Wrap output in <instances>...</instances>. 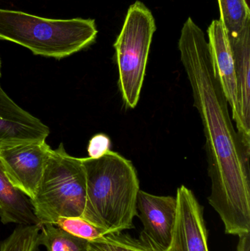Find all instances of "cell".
<instances>
[{"mask_svg":"<svg viewBox=\"0 0 250 251\" xmlns=\"http://www.w3.org/2000/svg\"><path fill=\"white\" fill-rule=\"evenodd\" d=\"M157 30L151 10L140 1L129 7L114 44L119 72V88L126 107L139 101L153 36Z\"/></svg>","mask_w":250,"mask_h":251,"instance_id":"obj_5","label":"cell"},{"mask_svg":"<svg viewBox=\"0 0 250 251\" xmlns=\"http://www.w3.org/2000/svg\"><path fill=\"white\" fill-rule=\"evenodd\" d=\"M236 251H250V233L239 236Z\"/></svg>","mask_w":250,"mask_h":251,"instance_id":"obj_19","label":"cell"},{"mask_svg":"<svg viewBox=\"0 0 250 251\" xmlns=\"http://www.w3.org/2000/svg\"><path fill=\"white\" fill-rule=\"evenodd\" d=\"M88 251H161L139 235L135 238L123 231L110 232L95 241L89 242Z\"/></svg>","mask_w":250,"mask_h":251,"instance_id":"obj_14","label":"cell"},{"mask_svg":"<svg viewBox=\"0 0 250 251\" xmlns=\"http://www.w3.org/2000/svg\"><path fill=\"white\" fill-rule=\"evenodd\" d=\"M213 62L236 127L239 124V106L234 63L228 36L220 20H214L207 30Z\"/></svg>","mask_w":250,"mask_h":251,"instance_id":"obj_11","label":"cell"},{"mask_svg":"<svg viewBox=\"0 0 250 251\" xmlns=\"http://www.w3.org/2000/svg\"><path fill=\"white\" fill-rule=\"evenodd\" d=\"M177 213L171 243L166 251H209L204 207L186 186L176 193Z\"/></svg>","mask_w":250,"mask_h":251,"instance_id":"obj_7","label":"cell"},{"mask_svg":"<svg viewBox=\"0 0 250 251\" xmlns=\"http://www.w3.org/2000/svg\"><path fill=\"white\" fill-rule=\"evenodd\" d=\"M54 225L72 235L88 242L95 241L108 234L102 228H98L81 218H60L57 220Z\"/></svg>","mask_w":250,"mask_h":251,"instance_id":"obj_17","label":"cell"},{"mask_svg":"<svg viewBox=\"0 0 250 251\" xmlns=\"http://www.w3.org/2000/svg\"><path fill=\"white\" fill-rule=\"evenodd\" d=\"M49 128L19 107L0 87V149L45 141Z\"/></svg>","mask_w":250,"mask_h":251,"instance_id":"obj_10","label":"cell"},{"mask_svg":"<svg viewBox=\"0 0 250 251\" xmlns=\"http://www.w3.org/2000/svg\"><path fill=\"white\" fill-rule=\"evenodd\" d=\"M86 199L82 159L69 155L61 143L51 152L35 196L30 199L35 216L41 224H54L60 218L83 219Z\"/></svg>","mask_w":250,"mask_h":251,"instance_id":"obj_4","label":"cell"},{"mask_svg":"<svg viewBox=\"0 0 250 251\" xmlns=\"http://www.w3.org/2000/svg\"><path fill=\"white\" fill-rule=\"evenodd\" d=\"M1 60H0V78H1Z\"/></svg>","mask_w":250,"mask_h":251,"instance_id":"obj_20","label":"cell"},{"mask_svg":"<svg viewBox=\"0 0 250 251\" xmlns=\"http://www.w3.org/2000/svg\"><path fill=\"white\" fill-rule=\"evenodd\" d=\"M0 221L4 225L41 224L35 216L30 199L15 187L4 174L0 162Z\"/></svg>","mask_w":250,"mask_h":251,"instance_id":"obj_12","label":"cell"},{"mask_svg":"<svg viewBox=\"0 0 250 251\" xmlns=\"http://www.w3.org/2000/svg\"><path fill=\"white\" fill-rule=\"evenodd\" d=\"M52 151L45 141L4 148L0 162L9 181L32 199Z\"/></svg>","mask_w":250,"mask_h":251,"instance_id":"obj_6","label":"cell"},{"mask_svg":"<svg viewBox=\"0 0 250 251\" xmlns=\"http://www.w3.org/2000/svg\"><path fill=\"white\" fill-rule=\"evenodd\" d=\"M41 224L19 225L13 232L0 242V251H39L38 237Z\"/></svg>","mask_w":250,"mask_h":251,"instance_id":"obj_16","label":"cell"},{"mask_svg":"<svg viewBox=\"0 0 250 251\" xmlns=\"http://www.w3.org/2000/svg\"><path fill=\"white\" fill-rule=\"evenodd\" d=\"M98 29L94 19H53L0 9V40L30 50L35 55L65 58L93 44Z\"/></svg>","mask_w":250,"mask_h":251,"instance_id":"obj_3","label":"cell"},{"mask_svg":"<svg viewBox=\"0 0 250 251\" xmlns=\"http://www.w3.org/2000/svg\"><path fill=\"white\" fill-rule=\"evenodd\" d=\"M220 22L227 35L240 32L250 22V10L247 0H218Z\"/></svg>","mask_w":250,"mask_h":251,"instance_id":"obj_15","label":"cell"},{"mask_svg":"<svg viewBox=\"0 0 250 251\" xmlns=\"http://www.w3.org/2000/svg\"><path fill=\"white\" fill-rule=\"evenodd\" d=\"M38 242L47 251H88L89 244L52 224H41Z\"/></svg>","mask_w":250,"mask_h":251,"instance_id":"obj_13","label":"cell"},{"mask_svg":"<svg viewBox=\"0 0 250 251\" xmlns=\"http://www.w3.org/2000/svg\"><path fill=\"white\" fill-rule=\"evenodd\" d=\"M86 207L83 219L107 233L135 228L139 181L130 160L110 151L98 159L83 158Z\"/></svg>","mask_w":250,"mask_h":251,"instance_id":"obj_2","label":"cell"},{"mask_svg":"<svg viewBox=\"0 0 250 251\" xmlns=\"http://www.w3.org/2000/svg\"><path fill=\"white\" fill-rule=\"evenodd\" d=\"M181 60L201 116L211 192L208 203L218 213L226 234L250 233V158L233 126L219 80L209 43L192 18L182 27Z\"/></svg>","mask_w":250,"mask_h":251,"instance_id":"obj_1","label":"cell"},{"mask_svg":"<svg viewBox=\"0 0 250 251\" xmlns=\"http://www.w3.org/2000/svg\"><path fill=\"white\" fill-rule=\"evenodd\" d=\"M236 76L239 124L237 133L245 154L250 155V22L236 35H227Z\"/></svg>","mask_w":250,"mask_h":251,"instance_id":"obj_9","label":"cell"},{"mask_svg":"<svg viewBox=\"0 0 250 251\" xmlns=\"http://www.w3.org/2000/svg\"><path fill=\"white\" fill-rule=\"evenodd\" d=\"M138 218L143 226L140 236L161 251L168 249L176 223L177 199L139 190L136 201Z\"/></svg>","mask_w":250,"mask_h":251,"instance_id":"obj_8","label":"cell"},{"mask_svg":"<svg viewBox=\"0 0 250 251\" xmlns=\"http://www.w3.org/2000/svg\"><path fill=\"white\" fill-rule=\"evenodd\" d=\"M111 147V140L104 134H97L89 141L88 146V155L92 159H98L108 153Z\"/></svg>","mask_w":250,"mask_h":251,"instance_id":"obj_18","label":"cell"}]
</instances>
